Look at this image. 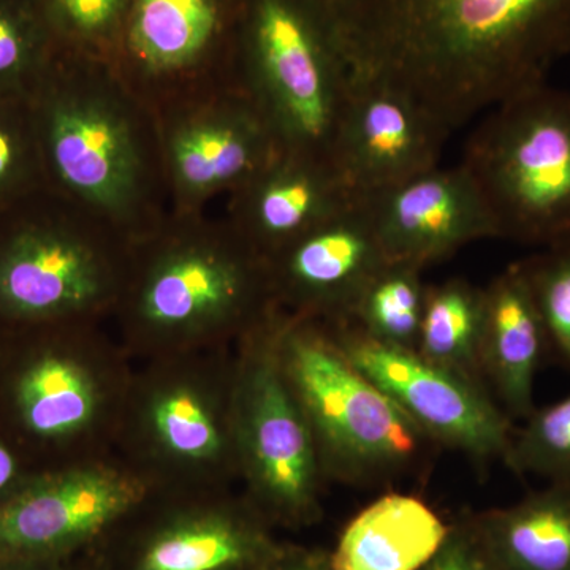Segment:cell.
Listing matches in <instances>:
<instances>
[{"instance_id": "1", "label": "cell", "mask_w": 570, "mask_h": 570, "mask_svg": "<svg viewBox=\"0 0 570 570\" xmlns=\"http://www.w3.org/2000/svg\"><path fill=\"white\" fill-rule=\"evenodd\" d=\"M351 81L411 97L452 132L570 56V0H348L335 20Z\"/></svg>"}, {"instance_id": "2", "label": "cell", "mask_w": 570, "mask_h": 570, "mask_svg": "<svg viewBox=\"0 0 570 570\" xmlns=\"http://www.w3.org/2000/svg\"><path fill=\"white\" fill-rule=\"evenodd\" d=\"M29 99L51 193L130 242L170 216L156 116L110 62L58 47Z\"/></svg>"}, {"instance_id": "3", "label": "cell", "mask_w": 570, "mask_h": 570, "mask_svg": "<svg viewBox=\"0 0 570 570\" xmlns=\"http://www.w3.org/2000/svg\"><path fill=\"white\" fill-rule=\"evenodd\" d=\"M275 307L266 258L225 217L170 214L134 242L110 328L137 363L235 346Z\"/></svg>"}, {"instance_id": "4", "label": "cell", "mask_w": 570, "mask_h": 570, "mask_svg": "<svg viewBox=\"0 0 570 570\" xmlns=\"http://www.w3.org/2000/svg\"><path fill=\"white\" fill-rule=\"evenodd\" d=\"M134 367L108 324L0 333V430L39 472L115 455Z\"/></svg>"}, {"instance_id": "5", "label": "cell", "mask_w": 570, "mask_h": 570, "mask_svg": "<svg viewBox=\"0 0 570 570\" xmlns=\"http://www.w3.org/2000/svg\"><path fill=\"white\" fill-rule=\"evenodd\" d=\"M112 453L159 493L232 490L235 346L135 363Z\"/></svg>"}, {"instance_id": "6", "label": "cell", "mask_w": 570, "mask_h": 570, "mask_svg": "<svg viewBox=\"0 0 570 570\" xmlns=\"http://www.w3.org/2000/svg\"><path fill=\"white\" fill-rule=\"evenodd\" d=\"M134 242L50 189L0 208V333L108 324Z\"/></svg>"}, {"instance_id": "7", "label": "cell", "mask_w": 570, "mask_h": 570, "mask_svg": "<svg viewBox=\"0 0 570 570\" xmlns=\"http://www.w3.org/2000/svg\"><path fill=\"white\" fill-rule=\"evenodd\" d=\"M279 313L281 362L326 480L384 487L420 478L438 445L344 355L324 322Z\"/></svg>"}, {"instance_id": "8", "label": "cell", "mask_w": 570, "mask_h": 570, "mask_svg": "<svg viewBox=\"0 0 570 570\" xmlns=\"http://www.w3.org/2000/svg\"><path fill=\"white\" fill-rule=\"evenodd\" d=\"M235 80L281 151L332 164L351 73L335 24L314 0H245Z\"/></svg>"}, {"instance_id": "9", "label": "cell", "mask_w": 570, "mask_h": 570, "mask_svg": "<svg viewBox=\"0 0 570 570\" xmlns=\"http://www.w3.org/2000/svg\"><path fill=\"white\" fill-rule=\"evenodd\" d=\"M460 165L498 239L542 247L570 242V92L546 82L491 108Z\"/></svg>"}, {"instance_id": "10", "label": "cell", "mask_w": 570, "mask_h": 570, "mask_svg": "<svg viewBox=\"0 0 570 570\" xmlns=\"http://www.w3.org/2000/svg\"><path fill=\"white\" fill-rule=\"evenodd\" d=\"M279 307L235 344L239 483L266 521L307 524L322 512L325 478L305 411L277 347Z\"/></svg>"}, {"instance_id": "11", "label": "cell", "mask_w": 570, "mask_h": 570, "mask_svg": "<svg viewBox=\"0 0 570 570\" xmlns=\"http://www.w3.org/2000/svg\"><path fill=\"white\" fill-rule=\"evenodd\" d=\"M170 212L205 213L281 151L261 110L236 81L212 86L153 111Z\"/></svg>"}, {"instance_id": "12", "label": "cell", "mask_w": 570, "mask_h": 570, "mask_svg": "<svg viewBox=\"0 0 570 570\" xmlns=\"http://www.w3.org/2000/svg\"><path fill=\"white\" fill-rule=\"evenodd\" d=\"M245 0H132L111 66L156 111L235 80Z\"/></svg>"}, {"instance_id": "13", "label": "cell", "mask_w": 570, "mask_h": 570, "mask_svg": "<svg viewBox=\"0 0 570 570\" xmlns=\"http://www.w3.org/2000/svg\"><path fill=\"white\" fill-rule=\"evenodd\" d=\"M153 493L116 455L37 472L0 502V561H63Z\"/></svg>"}, {"instance_id": "14", "label": "cell", "mask_w": 570, "mask_h": 570, "mask_svg": "<svg viewBox=\"0 0 570 570\" xmlns=\"http://www.w3.org/2000/svg\"><path fill=\"white\" fill-rule=\"evenodd\" d=\"M325 325L344 355L438 448L463 453L480 466L504 461L512 420L490 390L428 362L412 348L379 343L351 322Z\"/></svg>"}, {"instance_id": "15", "label": "cell", "mask_w": 570, "mask_h": 570, "mask_svg": "<svg viewBox=\"0 0 570 570\" xmlns=\"http://www.w3.org/2000/svg\"><path fill=\"white\" fill-rule=\"evenodd\" d=\"M122 570H273L283 557L265 517L245 494L153 491L130 513Z\"/></svg>"}, {"instance_id": "16", "label": "cell", "mask_w": 570, "mask_h": 570, "mask_svg": "<svg viewBox=\"0 0 570 570\" xmlns=\"http://www.w3.org/2000/svg\"><path fill=\"white\" fill-rule=\"evenodd\" d=\"M389 257L365 200L341 209L266 257L275 305L311 321H347Z\"/></svg>"}, {"instance_id": "17", "label": "cell", "mask_w": 570, "mask_h": 570, "mask_svg": "<svg viewBox=\"0 0 570 570\" xmlns=\"http://www.w3.org/2000/svg\"><path fill=\"white\" fill-rule=\"evenodd\" d=\"M445 132L406 94L351 81L332 164L356 200H367L438 167Z\"/></svg>"}, {"instance_id": "18", "label": "cell", "mask_w": 570, "mask_h": 570, "mask_svg": "<svg viewBox=\"0 0 570 570\" xmlns=\"http://www.w3.org/2000/svg\"><path fill=\"white\" fill-rule=\"evenodd\" d=\"M365 202L389 261L425 269L471 243L498 238L489 208L461 165L433 168Z\"/></svg>"}, {"instance_id": "19", "label": "cell", "mask_w": 570, "mask_h": 570, "mask_svg": "<svg viewBox=\"0 0 570 570\" xmlns=\"http://www.w3.org/2000/svg\"><path fill=\"white\" fill-rule=\"evenodd\" d=\"M355 200L332 164L279 151L228 194L224 217L266 258Z\"/></svg>"}, {"instance_id": "20", "label": "cell", "mask_w": 570, "mask_h": 570, "mask_svg": "<svg viewBox=\"0 0 570 570\" xmlns=\"http://www.w3.org/2000/svg\"><path fill=\"white\" fill-rule=\"evenodd\" d=\"M550 356L546 326L520 262L483 288L480 366L491 395L513 419L534 412L535 377Z\"/></svg>"}, {"instance_id": "21", "label": "cell", "mask_w": 570, "mask_h": 570, "mask_svg": "<svg viewBox=\"0 0 570 570\" xmlns=\"http://www.w3.org/2000/svg\"><path fill=\"white\" fill-rule=\"evenodd\" d=\"M449 531L425 501L390 491L348 521L326 561L332 570H420Z\"/></svg>"}, {"instance_id": "22", "label": "cell", "mask_w": 570, "mask_h": 570, "mask_svg": "<svg viewBox=\"0 0 570 570\" xmlns=\"http://www.w3.org/2000/svg\"><path fill=\"white\" fill-rule=\"evenodd\" d=\"M471 521L501 570H570V483H550Z\"/></svg>"}, {"instance_id": "23", "label": "cell", "mask_w": 570, "mask_h": 570, "mask_svg": "<svg viewBox=\"0 0 570 570\" xmlns=\"http://www.w3.org/2000/svg\"><path fill=\"white\" fill-rule=\"evenodd\" d=\"M482 321L483 288L463 277L428 285L415 352L428 362L490 390L480 366Z\"/></svg>"}, {"instance_id": "24", "label": "cell", "mask_w": 570, "mask_h": 570, "mask_svg": "<svg viewBox=\"0 0 570 570\" xmlns=\"http://www.w3.org/2000/svg\"><path fill=\"white\" fill-rule=\"evenodd\" d=\"M422 272L389 261L363 288L347 322L379 343L415 351L428 291Z\"/></svg>"}, {"instance_id": "25", "label": "cell", "mask_w": 570, "mask_h": 570, "mask_svg": "<svg viewBox=\"0 0 570 570\" xmlns=\"http://www.w3.org/2000/svg\"><path fill=\"white\" fill-rule=\"evenodd\" d=\"M56 50L40 0H0V96H31Z\"/></svg>"}, {"instance_id": "26", "label": "cell", "mask_w": 570, "mask_h": 570, "mask_svg": "<svg viewBox=\"0 0 570 570\" xmlns=\"http://www.w3.org/2000/svg\"><path fill=\"white\" fill-rule=\"evenodd\" d=\"M48 189L29 96H0V208Z\"/></svg>"}, {"instance_id": "27", "label": "cell", "mask_w": 570, "mask_h": 570, "mask_svg": "<svg viewBox=\"0 0 570 570\" xmlns=\"http://www.w3.org/2000/svg\"><path fill=\"white\" fill-rule=\"evenodd\" d=\"M58 47L111 63L132 0H40Z\"/></svg>"}, {"instance_id": "28", "label": "cell", "mask_w": 570, "mask_h": 570, "mask_svg": "<svg viewBox=\"0 0 570 570\" xmlns=\"http://www.w3.org/2000/svg\"><path fill=\"white\" fill-rule=\"evenodd\" d=\"M504 463L519 475L570 483V395L534 409L524 425L513 430Z\"/></svg>"}, {"instance_id": "29", "label": "cell", "mask_w": 570, "mask_h": 570, "mask_svg": "<svg viewBox=\"0 0 570 570\" xmlns=\"http://www.w3.org/2000/svg\"><path fill=\"white\" fill-rule=\"evenodd\" d=\"M520 264L546 326L550 356L570 371V242Z\"/></svg>"}, {"instance_id": "30", "label": "cell", "mask_w": 570, "mask_h": 570, "mask_svg": "<svg viewBox=\"0 0 570 570\" xmlns=\"http://www.w3.org/2000/svg\"><path fill=\"white\" fill-rule=\"evenodd\" d=\"M420 570H501L491 560L471 519L450 524L448 539Z\"/></svg>"}, {"instance_id": "31", "label": "cell", "mask_w": 570, "mask_h": 570, "mask_svg": "<svg viewBox=\"0 0 570 570\" xmlns=\"http://www.w3.org/2000/svg\"><path fill=\"white\" fill-rule=\"evenodd\" d=\"M37 472L21 449L0 430V502L24 485Z\"/></svg>"}, {"instance_id": "32", "label": "cell", "mask_w": 570, "mask_h": 570, "mask_svg": "<svg viewBox=\"0 0 570 570\" xmlns=\"http://www.w3.org/2000/svg\"><path fill=\"white\" fill-rule=\"evenodd\" d=\"M273 570H332L326 558L298 550H284Z\"/></svg>"}, {"instance_id": "33", "label": "cell", "mask_w": 570, "mask_h": 570, "mask_svg": "<svg viewBox=\"0 0 570 570\" xmlns=\"http://www.w3.org/2000/svg\"><path fill=\"white\" fill-rule=\"evenodd\" d=\"M0 570H62L61 561H0Z\"/></svg>"}, {"instance_id": "34", "label": "cell", "mask_w": 570, "mask_h": 570, "mask_svg": "<svg viewBox=\"0 0 570 570\" xmlns=\"http://www.w3.org/2000/svg\"><path fill=\"white\" fill-rule=\"evenodd\" d=\"M322 10L328 14L330 20L335 24V20L340 11L344 9V6L348 2V0H314Z\"/></svg>"}, {"instance_id": "35", "label": "cell", "mask_w": 570, "mask_h": 570, "mask_svg": "<svg viewBox=\"0 0 570 570\" xmlns=\"http://www.w3.org/2000/svg\"><path fill=\"white\" fill-rule=\"evenodd\" d=\"M94 570H108V569H100V568H99V569H94Z\"/></svg>"}]
</instances>
